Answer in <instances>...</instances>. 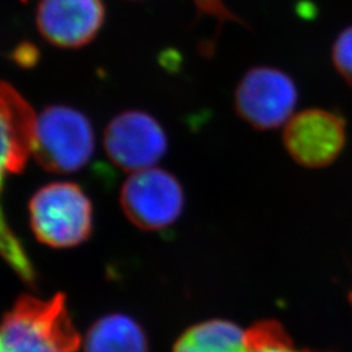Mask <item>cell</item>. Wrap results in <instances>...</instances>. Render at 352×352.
Returning <instances> with one entry per match:
<instances>
[{
  "mask_svg": "<svg viewBox=\"0 0 352 352\" xmlns=\"http://www.w3.org/2000/svg\"><path fill=\"white\" fill-rule=\"evenodd\" d=\"M36 122L37 115L23 96L0 81V257L30 287L37 285V272L8 223L1 200L7 177L23 173L33 155Z\"/></svg>",
  "mask_w": 352,
  "mask_h": 352,
  "instance_id": "cell-1",
  "label": "cell"
},
{
  "mask_svg": "<svg viewBox=\"0 0 352 352\" xmlns=\"http://www.w3.org/2000/svg\"><path fill=\"white\" fill-rule=\"evenodd\" d=\"M81 346L64 294L23 295L0 320V352H77Z\"/></svg>",
  "mask_w": 352,
  "mask_h": 352,
  "instance_id": "cell-2",
  "label": "cell"
},
{
  "mask_svg": "<svg viewBox=\"0 0 352 352\" xmlns=\"http://www.w3.org/2000/svg\"><path fill=\"white\" fill-rule=\"evenodd\" d=\"M29 222L42 244L56 250L74 248L93 232V204L78 184L52 182L30 199Z\"/></svg>",
  "mask_w": 352,
  "mask_h": 352,
  "instance_id": "cell-3",
  "label": "cell"
},
{
  "mask_svg": "<svg viewBox=\"0 0 352 352\" xmlns=\"http://www.w3.org/2000/svg\"><path fill=\"white\" fill-rule=\"evenodd\" d=\"M96 148L88 118L68 106H50L37 116L33 157L55 174H74L90 162Z\"/></svg>",
  "mask_w": 352,
  "mask_h": 352,
  "instance_id": "cell-4",
  "label": "cell"
},
{
  "mask_svg": "<svg viewBox=\"0 0 352 352\" xmlns=\"http://www.w3.org/2000/svg\"><path fill=\"white\" fill-rule=\"evenodd\" d=\"M119 201L128 221L140 230L161 231L180 218L186 195L171 173L151 167L131 174L122 186Z\"/></svg>",
  "mask_w": 352,
  "mask_h": 352,
  "instance_id": "cell-5",
  "label": "cell"
},
{
  "mask_svg": "<svg viewBox=\"0 0 352 352\" xmlns=\"http://www.w3.org/2000/svg\"><path fill=\"white\" fill-rule=\"evenodd\" d=\"M298 103L294 80L273 67L251 68L235 90V111L250 126L267 131L287 123Z\"/></svg>",
  "mask_w": 352,
  "mask_h": 352,
  "instance_id": "cell-6",
  "label": "cell"
},
{
  "mask_svg": "<svg viewBox=\"0 0 352 352\" xmlns=\"http://www.w3.org/2000/svg\"><path fill=\"white\" fill-rule=\"evenodd\" d=\"M107 157L131 174L155 167L168 148L162 126L149 113L126 111L115 116L103 136Z\"/></svg>",
  "mask_w": 352,
  "mask_h": 352,
  "instance_id": "cell-7",
  "label": "cell"
},
{
  "mask_svg": "<svg viewBox=\"0 0 352 352\" xmlns=\"http://www.w3.org/2000/svg\"><path fill=\"white\" fill-rule=\"evenodd\" d=\"M346 138V122L338 113L309 109L292 115L285 126L283 142L296 164L321 168L340 157Z\"/></svg>",
  "mask_w": 352,
  "mask_h": 352,
  "instance_id": "cell-8",
  "label": "cell"
},
{
  "mask_svg": "<svg viewBox=\"0 0 352 352\" xmlns=\"http://www.w3.org/2000/svg\"><path fill=\"white\" fill-rule=\"evenodd\" d=\"M104 19L102 0H42L38 7L41 34L59 47H80L101 29Z\"/></svg>",
  "mask_w": 352,
  "mask_h": 352,
  "instance_id": "cell-9",
  "label": "cell"
},
{
  "mask_svg": "<svg viewBox=\"0 0 352 352\" xmlns=\"http://www.w3.org/2000/svg\"><path fill=\"white\" fill-rule=\"evenodd\" d=\"M82 347L84 352H149V340L132 316L110 314L89 327Z\"/></svg>",
  "mask_w": 352,
  "mask_h": 352,
  "instance_id": "cell-10",
  "label": "cell"
},
{
  "mask_svg": "<svg viewBox=\"0 0 352 352\" xmlns=\"http://www.w3.org/2000/svg\"><path fill=\"white\" fill-rule=\"evenodd\" d=\"M173 352H250L247 330L222 318L208 320L188 327Z\"/></svg>",
  "mask_w": 352,
  "mask_h": 352,
  "instance_id": "cell-11",
  "label": "cell"
},
{
  "mask_svg": "<svg viewBox=\"0 0 352 352\" xmlns=\"http://www.w3.org/2000/svg\"><path fill=\"white\" fill-rule=\"evenodd\" d=\"M250 352H314L299 349L286 329L276 320L256 322L247 330Z\"/></svg>",
  "mask_w": 352,
  "mask_h": 352,
  "instance_id": "cell-12",
  "label": "cell"
},
{
  "mask_svg": "<svg viewBox=\"0 0 352 352\" xmlns=\"http://www.w3.org/2000/svg\"><path fill=\"white\" fill-rule=\"evenodd\" d=\"M331 60L344 81L352 85V25L344 29L331 49Z\"/></svg>",
  "mask_w": 352,
  "mask_h": 352,
  "instance_id": "cell-13",
  "label": "cell"
},
{
  "mask_svg": "<svg viewBox=\"0 0 352 352\" xmlns=\"http://www.w3.org/2000/svg\"><path fill=\"white\" fill-rule=\"evenodd\" d=\"M193 1L200 12L208 16H213L219 21H225V20L239 21L234 16V13L230 12V10L227 8L222 0H193Z\"/></svg>",
  "mask_w": 352,
  "mask_h": 352,
  "instance_id": "cell-14",
  "label": "cell"
},
{
  "mask_svg": "<svg viewBox=\"0 0 352 352\" xmlns=\"http://www.w3.org/2000/svg\"><path fill=\"white\" fill-rule=\"evenodd\" d=\"M349 300H350V304H351L352 307V291L350 292V295H349Z\"/></svg>",
  "mask_w": 352,
  "mask_h": 352,
  "instance_id": "cell-15",
  "label": "cell"
}]
</instances>
